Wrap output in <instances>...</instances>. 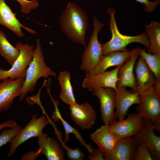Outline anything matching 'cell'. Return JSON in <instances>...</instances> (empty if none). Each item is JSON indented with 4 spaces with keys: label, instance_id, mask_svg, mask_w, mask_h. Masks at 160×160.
<instances>
[{
    "label": "cell",
    "instance_id": "obj_1",
    "mask_svg": "<svg viewBox=\"0 0 160 160\" xmlns=\"http://www.w3.org/2000/svg\"><path fill=\"white\" fill-rule=\"evenodd\" d=\"M61 30L72 41L87 47L85 35L88 19L86 13L76 4L69 2L59 18Z\"/></svg>",
    "mask_w": 160,
    "mask_h": 160
},
{
    "label": "cell",
    "instance_id": "obj_2",
    "mask_svg": "<svg viewBox=\"0 0 160 160\" xmlns=\"http://www.w3.org/2000/svg\"><path fill=\"white\" fill-rule=\"evenodd\" d=\"M56 75V73L46 65L40 40L37 39L32 60L26 70L24 83L19 96V100H23L27 94L33 92L40 78L45 79L50 76L55 77Z\"/></svg>",
    "mask_w": 160,
    "mask_h": 160
},
{
    "label": "cell",
    "instance_id": "obj_3",
    "mask_svg": "<svg viewBox=\"0 0 160 160\" xmlns=\"http://www.w3.org/2000/svg\"><path fill=\"white\" fill-rule=\"evenodd\" d=\"M107 12L110 15L109 26L112 37L109 41L103 44H101L103 55L114 51H125L127 50V45L133 42L141 44L148 48L149 42L145 33L135 36L122 34L118 28L115 18V10L112 8H109Z\"/></svg>",
    "mask_w": 160,
    "mask_h": 160
},
{
    "label": "cell",
    "instance_id": "obj_4",
    "mask_svg": "<svg viewBox=\"0 0 160 160\" xmlns=\"http://www.w3.org/2000/svg\"><path fill=\"white\" fill-rule=\"evenodd\" d=\"M94 29L90 36L88 45L85 47L81 56V63L80 69L85 72V74L89 73L98 63L103 55L101 44L98 39V33L104 24L99 21L94 15Z\"/></svg>",
    "mask_w": 160,
    "mask_h": 160
},
{
    "label": "cell",
    "instance_id": "obj_5",
    "mask_svg": "<svg viewBox=\"0 0 160 160\" xmlns=\"http://www.w3.org/2000/svg\"><path fill=\"white\" fill-rule=\"evenodd\" d=\"M15 45L19 49V55L9 69L0 67V81L8 78L15 79L25 78L27 69L32 60L34 47L20 42Z\"/></svg>",
    "mask_w": 160,
    "mask_h": 160
},
{
    "label": "cell",
    "instance_id": "obj_6",
    "mask_svg": "<svg viewBox=\"0 0 160 160\" xmlns=\"http://www.w3.org/2000/svg\"><path fill=\"white\" fill-rule=\"evenodd\" d=\"M138 97L136 110L142 119L152 124L160 121V89L156 86L147 92L138 93Z\"/></svg>",
    "mask_w": 160,
    "mask_h": 160
},
{
    "label": "cell",
    "instance_id": "obj_7",
    "mask_svg": "<svg viewBox=\"0 0 160 160\" xmlns=\"http://www.w3.org/2000/svg\"><path fill=\"white\" fill-rule=\"evenodd\" d=\"M34 114L28 124L9 142V149L7 157H10L15 153L17 148L21 144L31 138H38L42 133L43 129L50 122L45 115L37 117Z\"/></svg>",
    "mask_w": 160,
    "mask_h": 160
},
{
    "label": "cell",
    "instance_id": "obj_8",
    "mask_svg": "<svg viewBox=\"0 0 160 160\" xmlns=\"http://www.w3.org/2000/svg\"><path fill=\"white\" fill-rule=\"evenodd\" d=\"M127 115V119L116 120L108 125L111 132L118 140L136 135L143 126V120L138 113Z\"/></svg>",
    "mask_w": 160,
    "mask_h": 160
},
{
    "label": "cell",
    "instance_id": "obj_9",
    "mask_svg": "<svg viewBox=\"0 0 160 160\" xmlns=\"http://www.w3.org/2000/svg\"><path fill=\"white\" fill-rule=\"evenodd\" d=\"M115 91L108 87L97 88L92 92V95L99 100L101 117L104 124L110 125L116 120Z\"/></svg>",
    "mask_w": 160,
    "mask_h": 160
},
{
    "label": "cell",
    "instance_id": "obj_10",
    "mask_svg": "<svg viewBox=\"0 0 160 160\" xmlns=\"http://www.w3.org/2000/svg\"><path fill=\"white\" fill-rule=\"evenodd\" d=\"M143 126L138 133L133 136L137 145H146L153 160L160 159V137L154 132L152 123L150 121L143 119Z\"/></svg>",
    "mask_w": 160,
    "mask_h": 160
},
{
    "label": "cell",
    "instance_id": "obj_11",
    "mask_svg": "<svg viewBox=\"0 0 160 160\" xmlns=\"http://www.w3.org/2000/svg\"><path fill=\"white\" fill-rule=\"evenodd\" d=\"M24 81L25 79L9 78L0 81V113L12 106L14 98L20 95Z\"/></svg>",
    "mask_w": 160,
    "mask_h": 160
},
{
    "label": "cell",
    "instance_id": "obj_12",
    "mask_svg": "<svg viewBox=\"0 0 160 160\" xmlns=\"http://www.w3.org/2000/svg\"><path fill=\"white\" fill-rule=\"evenodd\" d=\"M121 65L110 71H105L95 75H85L82 87L91 92L98 88H111L117 90L118 72Z\"/></svg>",
    "mask_w": 160,
    "mask_h": 160
},
{
    "label": "cell",
    "instance_id": "obj_13",
    "mask_svg": "<svg viewBox=\"0 0 160 160\" xmlns=\"http://www.w3.org/2000/svg\"><path fill=\"white\" fill-rule=\"evenodd\" d=\"M69 109L71 119L82 129H89L95 124L97 113L89 103L70 105Z\"/></svg>",
    "mask_w": 160,
    "mask_h": 160
},
{
    "label": "cell",
    "instance_id": "obj_14",
    "mask_svg": "<svg viewBox=\"0 0 160 160\" xmlns=\"http://www.w3.org/2000/svg\"><path fill=\"white\" fill-rule=\"evenodd\" d=\"M134 69L136 75L137 92H144L155 87L157 83L154 75L142 58H138Z\"/></svg>",
    "mask_w": 160,
    "mask_h": 160
},
{
    "label": "cell",
    "instance_id": "obj_15",
    "mask_svg": "<svg viewBox=\"0 0 160 160\" xmlns=\"http://www.w3.org/2000/svg\"><path fill=\"white\" fill-rule=\"evenodd\" d=\"M115 114L119 120L125 119L129 107L139 102L138 93L132 90H128L125 87H117L115 91Z\"/></svg>",
    "mask_w": 160,
    "mask_h": 160
},
{
    "label": "cell",
    "instance_id": "obj_16",
    "mask_svg": "<svg viewBox=\"0 0 160 160\" xmlns=\"http://www.w3.org/2000/svg\"><path fill=\"white\" fill-rule=\"evenodd\" d=\"M132 52L131 56L125 63L122 64L119 68L116 86L117 88L128 87L137 92L135 76L133 71L136 61L139 56V48L133 49Z\"/></svg>",
    "mask_w": 160,
    "mask_h": 160
},
{
    "label": "cell",
    "instance_id": "obj_17",
    "mask_svg": "<svg viewBox=\"0 0 160 160\" xmlns=\"http://www.w3.org/2000/svg\"><path fill=\"white\" fill-rule=\"evenodd\" d=\"M0 24L7 27L19 37L24 36L21 28L31 33L36 34L35 31L20 23L4 0H0Z\"/></svg>",
    "mask_w": 160,
    "mask_h": 160
},
{
    "label": "cell",
    "instance_id": "obj_18",
    "mask_svg": "<svg viewBox=\"0 0 160 160\" xmlns=\"http://www.w3.org/2000/svg\"><path fill=\"white\" fill-rule=\"evenodd\" d=\"M37 149L44 155L48 160H64L63 148L54 138L47 136V134L42 133L38 138Z\"/></svg>",
    "mask_w": 160,
    "mask_h": 160
},
{
    "label": "cell",
    "instance_id": "obj_19",
    "mask_svg": "<svg viewBox=\"0 0 160 160\" xmlns=\"http://www.w3.org/2000/svg\"><path fill=\"white\" fill-rule=\"evenodd\" d=\"M137 145L132 137L119 140L112 152L104 153V160H133Z\"/></svg>",
    "mask_w": 160,
    "mask_h": 160
},
{
    "label": "cell",
    "instance_id": "obj_20",
    "mask_svg": "<svg viewBox=\"0 0 160 160\" xmlns=\"http://www.w3.org/2000/svg\"><path fill=\"white\" fill-rule=\"evenodd\" d=\"M132 50L112 52L102 56L101 60L93 70L85 75H92L102 73L109 68L121 65L129 58L132 54Z\"/></svg>",
    "mask_w": 160,
    "mask_h": 160
},
{
    "label": "cell",
    "instance_id": "obj_21",
    "mask_svg": "<svg viewBox=\"0 0 160 160\" xmlns=\"http://www.w3.org/2000/svg\"><path fill=\"white\" fill-rule=\"evenodd\" d=\"M91 139L105 153L112 152L118 141L110 130L108 125L104 124L90 134Z\"/></svg>",
    "mask_w": 160,
    "mask_h": 160
},
{
    "label": "cell",
    "instance_id": "obj_22",
    "mask_svg": "<svg viewBox=\"0 0 160 160\" xmlns=\"http://www.w3.org/2000/svg\"><path fill=\"white\" fill-rule=\"evenodd\" d=\"M61 90L60 98L64 103L70 105L77 104L71 82V74L69 71H61L58 77Z\"/></svg>",
    "mask_w": 160,
    "mask_h": 160
},
{
    "label": "cell",
    "instance_id": "obj_23",
    "mask_svg": "<svg viewBox=\"0 0 160 160\" xmlns=\"http://www.w3.org/2000/svg\"><path fill=\"white\" fill-rule=\"evenodd\" d=\"M145 29L149 42L147 52L160 55V23L151 21L149 24L145 25Z\"/></svg>",
    "mask_w": 160,
    "mask_h": 160
},
{
    "label": "cell",
    "instance_id": "obj_24",
    "mask_svg": "<svg viewBox=\"0 0 160 160\" xmlns=\"http://www.w3.org/2000/svg\"><path fill=\"white\" fill-rule=\"evenodd\" d=\"M20 52L16 47L13 46L7 40L5 34L0 30V55L12 66L19 56Z\"/></svg>",
    "mask_w": 160,
    "mask_h": 160
},
{
    "label": "cell",
    "instance_id": "obj_25",
    "mask_svg": "<svg viewBox=\"0 0 160 160\" xmlns=\"http://www.w3.org/2000/svg\"><path fill=\"white\" fill-rule=\"evenodd\" d=\"M139 56L145 61L153 72L157 83L160 84V55L151 54L145 49L139 48Z\"/></svg>",
    "mask_w": 160,
    "mask_h": 160
},
{
    "label": "cell",
    "instance_id": "obj_26",
    "mask_svg": "<svg viewBox=\"0 0 160 160\" xmlns=\"http://www.w3.org/2000/svg\"><path fill=\"white\" fill-rule=\"evenodd\" d=\"M55 111L54 112L56 114V117L62 122L64 129L65 134V140L64 142L65 143L69 140V134L73 133L76 138L79 141L81 144L87 149L90 154H91L93 151L94 148H92L90 145L87 144L83 139L81 134L77 129L73 128L67 122L64 120L61 116L57 107H55Z\"/></svg>",
    "mask_w": 160,
    "mask_h": 160
},
{
    "label": "cell",
    "instance_id": "obj_27",
    "mask_svg": "<svg viewBox=\"0 0 160 160\" xmlns=\"http://www.w3.org/2000/svg\"><path fill=\"white\" fill-rule=\"evenodd\" d=\"M21 127L18 125L5 129L0 134V148L7 143L10 142L22 129Z\"/></svg>",
    "mask_w": 160,
    "mask_h": 160
},
{
    "label": "cell",
    "instance_id": "obj_28",
    "mask_svg": "<svg viewBox=\"0 0 160 160\" xmlns=\"http://www.w3.org/2000/svg\"><path fill=\"white\" fill-rule=\"evenodd\" d=\"M63 148L66 150L67 156L70 160H83L85 157L84 153L79 148L72 149L66 146L61 138L59 137Z\"/></svg>",
    "mask_w": 160,
    "mask_h": 160
},
{
    "label": "cell",
    "instance_id": "obj_29",
    "mask_svg": "<svg viewBox=\"0 0 160 160\" xmlns=\"http://www.w3.org/2000/svg\"><path fill=\"white\" fill-rule=\"evenodd\" d=\"M148 148L143 145H137L133 160H153Z\"/></svg>",
    "mask_w": 160,
    "mask_h": 160
},
{
    "label": "cell",
    "instance_id": "obj_30",
    "mask_svg": "<svg viewBox=\"0 0 160 160\" xmlns=\"http://www.w3.org/2000/svg\"><path fill=\"white\" fill-rule=\"evenodd\" d=\"M20 6V11L24 14L27 15L32 10L36 9L39 6L38 0H15Z\"/></svg>",
    "mask_w": 160,
    "mask_h": 160
},
{
    "label": "cell",
    "instance_id": "obj_31",
    "mask_svg": "<svg viewBox=\"0 0 160 160\" xmlns=\"http://www.w3.org/2000/svg\"><path fill=\"white\" fill-rule=\"evenodd\" d=\"M137 2L144 5V9L148 12H151L154 11L159 5L160 0H155L151 1L149 0H135Z\"/></svg>",
    "mask_w": 160,
    "mask_h": 160
},
{
    "label": "cell",
    "instance_id": "obj_32",
    "mask_svg": "<svg viewBox=\"0 0 160 160\" xmlns=\"http://www.w3.org/2000/svg\"><path fill=\"white\" fill-rule=\"evenodd\" d=\"M104 152L98 148H94L92 153L89 155L87 158L90 160H104Z\"/></svg>",
    "mask_w": 160,
    "mask_h": 160
},
{
    "label": "cell",
    "instance_id": "obj_33",
    "mask_svg": "<svg viewBox=\"0 0 160 160\" xmlns=\"http://www.w3.org/2000/svg\"><path fill=\"white\" fill-rule=\"evenodd\" d=\"M41 153L38 151H31L23 154L20 160H35L39 157Z\"/></svg>",
    "mask_w": 160,
    "mask_h": 160
},
{
    "label": "cell",
    "instance_id": "obj_34",
    "mask_svg": "<svg viewBox=\"0 0 160 160\" xmlns=\"http://www.w3.org/2000/svg\"><path fill=\"white\" fill-rule=\"evenodd\" d=\"M17 124V123L13 120H9L0 124V130L7 127L11 128Z\"/></svg>",
    "mask_w": 160,
    "mask_h": 160
},
{
    "label": "cell",
    "instance_id": "obj_35",
    "mask_svg": "<svg viewBox=\"0 0 160 160\" xmlns=\"http://www.w3.org/2000/svg\"><path fill=\"white\" fill-rule=\"evenodd\" d=\"M153 124L154 130L160 131V121H157Z\"/></svg>",
    "mask_w": 160,
    "mask_h": 160
}]
</instances>
